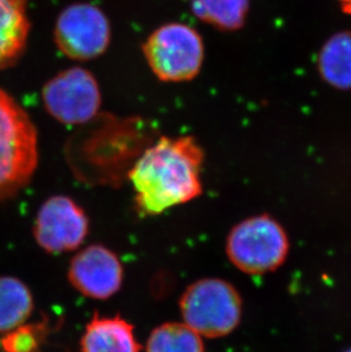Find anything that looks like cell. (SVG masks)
I'll return each instance as SVG.
<instances>
[{"label":"cell","mask_w":351,"mask_h":352,"mask_svg":"<svg viewBox=\"0 0 351 352\" xmlns=\"http://www.w3.org/2000/svg\"><path fill=\"white\" fill-rule=\"evenodd\" d=\"M203 160V150L193 137H161L129 171L137 211L159 216L199 197Z\"/></svg>","instance_id":"6da1fadb"},{"label":"cell","mask_w":351,"mask_h":352,"mask_svg":"<svg viewBox=\"0 0 351 352\" xmlns=\"http://www.w3.org/2000/svg\"><path fill=\"white\" fill-rule=\"evenodd\" d=\"M347 352H351V349H350V350H348V351H347Z\"/></svg>","instance_id":"ac0fdd59"},{"label":"cell","mask_w":351,"mask_h":352,"mask_svg":"<svg viewBox=\"0 0 351 352\" xmlns=\"http://www.w3.org/2000/svg\"><path fill=\"white\" fill-rule=\"evenodd\" d=\"M321 77L338 89H351V32H340L325 43L318 60Z\"/></svg>","instance_id":"4fadbf2b"},{"label":"cell","mask_w":351,"mask_h":352,"mask_svg":"<svg viewBox=\"0 0 351 352\" xmlns=\"http://www.w3.org/2000/svg\"><path fill=\"white\" fill-rule=\"evenodd\" d=\"M27 0H0V71L20 60L30 32Z\"/></svg>","instance_id":"8fae6325"},{"label":"cell","mask_w":351,"mask_h":352,"mask_svg":"<svg viewBox=\"0 0 351 352\" xmlns=\"http://www.w3.org/2000/svg\"><path fill=\"white\" fill-rule=\"evenodd\" d=\"M38 133L23 107L0 89V202L30 183L38 166Z\"/></svg>","instance_id":"7a4b0ae2"},{"label":"cell","mask_w":351,"mask_h":352,"mask_svg":"<svg viewBox=\"0 0 351 352\" xmlns=\"http://www.w3.org/2000/svg\"><path fill=\"white\" fill-rule=\"evenodd\" d=\"M179 310L182 322L199 336L217 339L228 336L239 326L242 299L224 279H199L182 292Z\"/></svg>","instance_id":"3957f363"},{"label":"cell","mask_w":351,"mask_h":352,"mask_svg":"<svg viewBox=\"0 0 351 352\" xmlns=\"http://www.w3.org/2000/svg\"><path fill=\"white\" fill-rule=\"evenodd\" d=\"M43 100L47 112L69 126L90 121L102 103L96 79L83 67H71L50 79L43 87Z\"/></svg>","instance_id":"8992f818"},{"label":"cell","mask_w":351,"mask_h":352,"mask_svg":"<svg viewBox=\"0 0 351 352\" xmlns=\"http://www.w3.org/2000/svg\"><path fill=\"white\" fill-rule=\"evenodd\" d=\"M146 352H206L202 336L184 322H164L149 334Z\"/></svg>","instance_id":"5bb4252c"},{"label":"cell","mask_w":351,"mask_h":352,"mask_svg":"<svg viewBox=\"0 0 351 352\" xmlns=\"http://www.w3.org/2000/svg\"><path fill=\"white\" fill-rule=\"evenodd\" d=\"M89 232L86 211L69 196L55 195L41 204L34 219V239L50 254L79 249Z\"/></svg>","instance_id":"ba28073f"},{"label":"cell","mask_w":351,"mask_h":352,"mask_svg":"<svg viewBox=\"0 0 351 352\" xmlns=\"http://www.w3.org/2000/svg\"><path fill=\"white\" fill-rule=\"evenodd\" d=\"M288 252L284 230L268 216L243 220L231 230L226 242V253L231 263L250 275L275 270Z\"/></svg>","instance_id":"5b68a950"},{"label":"cell","mask_w":351,"mask_h":352,"mask_svg":"<svg viewBox=\"0 0 351 352\" xmlns=\"http://www.w3.org/2000/svg\"><path fill=\"white\" fill-rule=\"evenodd\" d=\"M34 309V296L29 286L13 276H0V334L27 322Z\"/></svg>","instance_id":"7c38bea8"},{"label":"cell","mask_w":351,"mask_h":352,"mask_svg":"<svg viewBox=\"0 0 351 352\" xmlns=\"http://www.w3.org/2000/svg\"><path fill=\"white\" fill-rule=\"evenodd\" d=\"M81 352H140L134 326L121 316L92 317L80 341Z\"/></svg>","instance_id":"30bf717a"},{"label":"cell","mask_w":351,"mask_h":352,"mask_svg":"<svg viewBox=\"0 0 351 352\" xmlns=\"http://www.w3.org/2000/svg\"><path fill=\"white\" fill-rule=\"evenodd\" d=\"M342 10L347 14H351V0H338Z\"/></svg>","instance_id":"e0dca14e"},{"label":"cell","mask_w":351,"mask_h":352,"mask_svg":"<svg viewBox=\"0 0 351 352\" xmlns=\"http://www.w3.org/2000/svg\"><path fill=\"white\" fill-rule=\"evenodd\" d=\"M58 50L72 60L96 58L107 50L111 27L103 10L92 3H74L60 14L55 25Z\"/></svg>","instance_id":"52a82bcc"},{"label":"cell","mask_w":351,"mask_h":352,"mask_svg":"<svg viewBox=\"0 0 351 352\" xmlns=\"http://www.w3.org/2000/svg\"><path fill=\"white\" fill-rule=\"evenodd\" d=\"M142 53L153 74L164 82L194 79L204 60L202 38L182 23L158 28L142 45Z\"/></svg>","instance_id":"277c9868"},{"label":"cell","mask_w":351,"mask_h":352,"mask_svg":"<svg viewBox=\"0 0 351 352\" xmlns=\"http://www.w3.org/2000/svg\"><path fill=\"white\" fill-rule=\"evenodd\" d=\"M192 10L200 20L220 30H239L246 22L248 0H192Z\"/></svg>","instance_id":"9a60e30c"},{"label":"cell","mask_w":351,"mask_h":352,"mask_svg":"<svg viewBox=\"0 0 351 352\" xmlns=\"http://www.w3.org/2000/svg\"><path fill=\"white\" fill-rule=\"evenodd\" d=\"M123 266L106 246L93 244L71 259L67 279L73 289L94 300H107L123 287Z\"/></svg>","instance_id":"9c48e42d"},{"label":"cell","mask_w":351,"mask_h":352,"mask_svg":"<svg viewBox=\"0 0 351 352\" xmlns=\"http://www.w3.org/2000/svg\"><path fill=\"white\" fill-rule=\"evenodd\" d=\"M50 334V322H24L0 338L1 352H43Z\"/></svg>","instance_id":"2e32d148"}]
</instances>
